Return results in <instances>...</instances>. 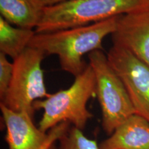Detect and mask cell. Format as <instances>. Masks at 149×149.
Returning <instances> with one entry per match:
<instances>
[{"mask_svg": "<svg viewBox=\"0 0 149 149\" xmlns=\"http://www.w3.org/2000/svg\"><path fill=\"white\" fill-rule=\"evenodd\" d=\"M0 109L8 149H39L44 144L48 133L35 125L33 117L26 113L11 111L1 104Z\"/></svg>", "mask_w": 149, "mask_h": 149, "instance_id": "obj_8", "label": "cell"}, {"mask_svg": "<svg viewBox=\"0 0 149 149\" xmlns=\"http://www.w3.org/2000/svg\"><path fill=\"white\" fill-rule=\"evenodd\" d=\"M45 6L40 0H0V13L6 21L17 27L36 29Z\"/></svg>", "mask_w": 149, "mask_h": 149, "instance_id": "obj_10", "label": "cell"}, {"mask_svg": "<svg viewBox=\"0 0 149 149\" xmlns=\"http://www.w3.org/2000/svg\"><path fill=\"white\" fill-rule=\"evenodd\" d=\"M107 55L125 86L136 114L149 122V68L120 46L113 45Z\"/></svg>", "mask_w": 149, "mask_h": 149, "instance_id": "obj_6", "label": "cell"}, {"mask_svg": "<svg viewBox=\"0 0 149 149\" xmlns=\"http://www.w3.org/2000/svg\"><path fill=\"white\" fill-rule=\"evenodd\" d=\"M148 9L149 0H68L46 6L35 33L83 26Z\"/></svg>", "mask_w": 149, "mask_h": 149, "instance_id": "obj_2", "label": "cell"}, {"mask_svg": "<svg viewBox=\"0 0 149 149\" xmlns=\"http://www.w3.org/2000/svg\"><path fill=\"white\" fill-rule=\"evenodd\" d=\"M57 141V149H100L97 141L89 139L82 130L74 126H70Z\"/></svg>", "mask_w": 149, "mask_h": 149, "instance_id": "obj_12", "label": "cell"}, {"mask_svg": "<svg viewBox=\"0 0 149 149\" xmlns=\"http://www.w3.org/2000/svg\"><path fill=\"white\" fill-rule=\"evenodd\" d=\"M117 17L83 26L36 33L29 47L37 48L45 55H57L62 70L76 77L88 65L83 60L84 56L103 51L104 40L115 31Z\"/></svg>", "mask_w": 149, "mask_h": 149, "instance_id": "obj_1", "label": "cell"}, {"mask_svg": "<svg viewBox=\"0 0 149 149\" xmlns=\"http://www.w3.org/2000/svg\"><path fill=\"white\" fill-rule=\"evenodd\" d=\"M100 149H149V122L134 114L100 144Z\"/></svg>", "mask_w": 149, "mask_h": 149, "instance_id": "obj_9", "label": "cell"}, {"mask_svg": "<svg viewBox=\"0 0 149 149\" xmlns=\"http://www.w3.org/2000/svg\"><path fill=\"white\" fill-rule=\"evenodd\" d=\"M96 80V96L102 112V127L108 135L128 117L136 114L122 80L110 64L103 51L88 55Z\"/></svg>", "mask_w": 149, "mask_h": 149, "instance_id": "obj_4", "label": "cell"}, {"mask_svg": "<svg viewBox=\"0 0 149 149\" xmlns=\"http://www.w3.org/2000/svg\"><path fill=\"white\" fill-rule=\"evenodd\" d=\"M43 4L45 6H53L61 2H64V1H68V0H40Z\"/></svg>", "mask_w": 149, "mask_h": 149, "instance_id": "obj_15", "label": "cell"}, {"mask_svg": "<svg viewBox=\"0 0 149 149\" xmlns=\"http://www.w3.org/2000/svg\"><path fill=\"white\" fill-rule=\"evenodd\" d=\"M95 95V77L88 64L81 74L74 77L69 88L50 94L48 97L35 102V111H44L38 127L44 133H48L60 123L68 122L72 126L83 130L93 117L87 109V103Z\"/></svg>", "mask_w": 149, "mask_h": 149, "instance_id": "obj_3", "label": "cell"}, {"mask_svg": "<svg viewBox=\"0 0 149 149\" xmlns=\"http://www.w3.org/2000/svg\"><path fill=\"white\" fill-rule=\"evenodd\" d=\"M113 44L125 48L149 68V9L118 16Z\"/></svg>", "mask_w": 149, "mask_h": 149, "instance_id": "obj_7", "label": "cell"}, {"mask_svg": "<svg viewBox=\"0 0 149 149\" xmlns=\"http://www.w3.org/2000/svg\"><path fill=\"white\" fill-rule=\"evenodd\" d=\"M70 126H71L70 123L68 122H64L51 128L48 132V137L46 141L39 149H51V147L54 146L55 143L59 140L61 136L69 129Z\"/></svg>", "mask_w": 149, "mask_h": 149, "instance_id": "obj_14", "label": "cell"}, {"mask_svg": "<svg viewBox=\"0 0 149 149\" xmlns=\"http://www.w3.org/2000/svg\"><path fill=\"white\" fill-rule=\"evenodd\" d=\"M44 53L28 47L13 59V73L1 103L11 111L26 113L33 117L34 104L49 96L44 83L42 62Z\"/></svg>", "mask_w": 149, "mask_h": 149, "instance_id": "obj_5", "label": "cell"}, {"mask_svg": "<svg viewBox=\"0 0 149 149\" xmlns=\"http://www.w3.org/2000/svg\"><path fill=\"white\" fill-rule=\"evenodd\" d=\"M13 73V64L7 56L0 53V100H2L8 90Z\"/></svg>", "mask_w": 149, "mask_h": 149, "instance_id": "obj_13", "label": "cell"}, {"mask_svg": "<svg viewBox=\"0 0 149 149\" xmlns=\"http://www.w3.org/2000/svg\"><path fill=\"white\" fill-rule=\"evenodd\" d=\"M35 34L33 29L15 26L0 16V53L15 59L29 47Z\"/></svg>", "mask_w": 149, "mask_h": 149, "instance_id": "obj_11", "label": "cell"}]
</instances>
